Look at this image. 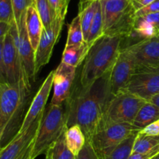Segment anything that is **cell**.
Wrapping results in <instances>:
<instances>
[{
	"mask_svg": "<svg viewBox=\"0 0 159 159\" xmlns=\"http://www.w3.org/2000/svg\"><path fill=\"white\" fill-rule=\"evenodd\" d=\"M108 72L86 87L72 89L66 101L67 127L79 125L90 141L99 128L106 107L112 98Z\"/></svg>",
	"mask_w": 159,
	"mask_h": 159,
	"instance_id": "cell-1",
	"label": "cell"
},
{
	"mask_svg": "<svg viewBox=\"0 0 159 159\" xmlns=\"http://www.w3.org/2000/svg\"><path fill=\"white\" fill-rule=\"evenodd\" d=\"M121 37L104 34L90 48L81 70L80 86L86 87L112 70L120 51Z\"/></svg>",
	"mask_w": 159,
	"mask_h": 159,
	"instance_id": "cell-2",
	"label": "cell"
},
{
	"mask_svg": "<svg viewBox=\"0 0 159 159\" xmlns=\"http://www.w3.org/2000/svg\"><path fill=\"white\" fill-rule=\"evenodd\" d=\"M30 89L23 80L16 84H0L2 146L7 144L20 129L18 125Z\"/></svg>",
	"mask_w": 159,
	"mask_h": 159,
	"instance_id": "cell-3",
	"label": "cell"
},
{
	"mask_svg": "<svg viewBox=\"0 0 159 159\" xmlns=\"http://www.w3.org/2000/svg\"><path fill=\"white\" fill-rule=\"evenodd\" d=\"M66 113L62 104H50L44 110L40 122L35 143L33 159L46 154L51 145L66 130Z\"/></svg>",
	"mask_w": 159,
	"mask_h": 159,
	"instance_id": "cell-4",
	"label": "cell"
},
{
	"mask_svg": "<svg viewBox=\"0 0 159 159\" xmlns=\"http://www.w3.org/2000/svg\"><path fill=\"white\" fill-rule=\"evenodd\" d=\"M135 132H138L129 123L101 124L89 142L99 159H105L120 143Z\"/></svg>",
	"mask_w": 159,
	"mask_h": 159,
	"instance_id": "cell-5",
	"label": "cell"
},
{
	"mask_svg": "<svg viewBox=\"0 0 159 159\" xmlns=\"http://www.w3.org/2000/svg\"><path fill=\"white\" fill-rule=\"evenodd\" d=\"M145 102V100L142 98L120 90L112 96L109 101L100 125L107 123L132 124L138 111Z\"/></svg>",
	"mask_w": 159,
	"mask_h": 159,
	"instance_id": "cell-6",
	"label": "cell"
},
{
	"mask_svg": "<svg viewBox=\"0 0 159 159\" xmlns=\"http://www.w3.org/2000/svg\"><path fill=\"white\" fill-rule=\"evenodd\" d=\"M10 32L20 55L23 80L28 87L30 88L31 83L34 82L36 79L35 51L32 48L28 37L26 26V16L22 18L18 24H16L15 21L11 24Z\"/></svg>",
	"mask_w": 159,
	"mask_h": 159,
	"instance_id": "cell-7",
	"label": "cell"
},
{
	"mask_svg": "<svg viewBox=\"0 0 159 159\" xmlns=\"http://www.w3.org/2000/svg\"><path fill=\"white\" fill-rule=\"evenodd\" d=\"M43 112L29 128L22 132H17L13 138L2 148L0 159H33L36 137Z\"/></svg>",
	"mask_w": 159,
	"mask_h": 159,
	"instance_id": "cell-8",
	"label": "cell"
},
{
	"mask_svg": "<svg viewBox=\"0 0 159 159\" xmlns=\"http://www.w3.org/2000/svg\"><path fill=\"white\" fill-rule=\"evenodd\" d=\"M121 90L149 101L159 94V67L135 71L125 88Z\"/></svg>",
	"mask_w": 159,
	"mask_h": 159,
	"instance_id": "cell-9",
	"label": "cell"
},
{
	"mask_svg": "<svg viewBox=\"0 0 159 159\" xmlns=\"http://www.w3.org/2000/svg\"><path fill=\"white\" fill-rule=\"evenodd\" d=\"M65 19V17L57 16L49 28L43 29L38 47L35 51L36 76L42 67L49 62L54 45L60 39Z\"/></svg>",
	"mask_w": 159,
	"mask_h": 159,
	"instance_id": "cell-10",
	"label": "cell"
},
{
	"mask_svg": "<svg viewBox=\"0 0 159 159\" xmlns=\"http://www.w3.org/2000/svg\"><path fill=\"white\" fill-rule=\"evenodd\" d=\"M134 63V72L159 67V34L146 38L127 48Z\"/></svg>",
	"mask_w": 159,
	"mask_h": 159,
	"instance_id": "cell-11",
	"label": "cell"
},
{
	"mask_svg": "<svg viewBox=\"0 0 159 159\" xmlns=\"http://www.w3.org/2000/svg\"><path fill=\"white\" fill-rule=\"evenodd\" d=\"M76 68L61 62L53 77V96L50 104H62L69 98L72 90Z\"/></svg>",
	"mask_w": 159,
	"mask_h": 159,
	"instance_id": "cell-12",
	"label": "cell"
},
{
	"mask_svg": "<svg viewBox=\"0 0 159 159\" xmlns=\"http://www.w3.org/2000/svg\"><path fill=\"white\" fill-rule=\"evenodd\" d=\"M134 73V63L131 55L127 49H120L110 73V91L113 96L125 88Z\"/></svg>",
	"mask_w": 159,
	"mask_h": 159,
	"instance_id": "cell-13",
	"label": "cell"
},
{
	"mask_svg": "<svg viewBox=\"0 0 159 159\" xmlns=\"http://www.w3.org/2000/svg\"><path fill=\"white\" fill-rule=\"evenodd\" d=\"M2 56L8 83L16 84L21 80L24 81L20 55L10 31L3 39Z\"/></svg>",
	"mask_w": 159,
	"mask_h": 159,
	"instance_id": "cell-14",
	"label": "cell"
},
{
	"mask_svg": "<svg viewBox=\"0 0 159 159\" xmlns=\"http://www.w3.org/2000/svg\"><path fill=\"white\" fill-rule=\"evenodd\" d=\"M53 77H54V70L51 71L42 85L39 88L32 102L30 103L29 109L25 115L24 118L22 122L21 126L17 132H22L30 127L31 124L44 112V108L47 104L51 89L53 88Z\"/></svg>",
	"mask_w": 159,
	"mask_h": 159,
	"instance_id": "cell-15",
	"label": "cell"
},
{
	"mask_svg": "<svg viewBox=\"0 0 159 159\" xmlns=\"http://www.w3.org/2000/svg\"><path fill=\"white\" fill-rule=\"evenodd\" d=\"M130 5V0H111L101 3L104 34L116 23Z\"/></svg>",
	"mask_w": 159,
	"mask_h": 159,
	"instance_id": "cell-16",
	"label": "cell"
},
{
	"mask_svg": "<svg viewBox=\"0 0 159 159\" xmlns=\"http://www.w3.org/2000/svg\"><path fill=\"white\" fill-rule=\"evenodd\" d=\"M26 26L30 41L32 45V48L36 51L40 42L43 26L36 9L35 2L30 6L26 11Z\"/></svg>",
	"mask_w": 159,
	"mask_h": 159,
	"instance_id": "cell-17",
	"label": "cell"
},
{
	"mask_svg": "<svg viewBox=\"0 0 159 159\" xmlns=\"http://www.w3.org/2000/svg\"><path fill=\"white\" fill-rule=\"evenodd\" d=\"M135 9L132 4L125 11L122 17L116 22L111 28L108 30L104 34L111 36H120L121 38L127 37L133 31L134 28L136 15Z\"/></svg>",
	"mask_w": 159,
	"mask_h": 159,
	"instance_id": "cell-18",
	"label": "cell"
},
{
	"mask_svg": "<svg viewBox=\"0 0 159 159\" xmlns=\"http://www.w3.org/2000/svg\"><path fill=\"white\" fill-rule=\"evenodd\" d=\"M158 118L159 107L150 101H146L138 111L132 126L139 132Z\"/></svg>",
	"mask_w": 159,
	"mask_h": 159,
	"instance_id": "cell-19",
	"label": "cell"
},
{
	"mask_svg": "<svg viewBox=\"0 0 159 159\" xmlns=\"http://www.w3.org/2000/svg\"><path fill=\"white\" fill-rule=\"evenodd\" d=\"M91 47L86 41L76 45H65L61 62L77 68L82 61L85 60Z\"/></svg>",
	"mask_w": 159,
	"mask_h": 159,
	"instance_id": "cell-20",
	"label": "cell"
},
{
	"mask_svg": "<svg viewBox=\"0 0 159 159\" xmlns=\"http://www.w3.org/2000/svg\"><path fill=\"white\" fill-rule=\"evenodd\" d=\"M132 153L156 156L159 154V136H148L138 132L134 142Z\"/></svg>",
	"mask_w": 159,
	"mask_h": 159,
	"instance_id": "cell-21",
	"label": "cell"
},
{
	"mask_svg": "<svg viewBox=\"0 0 159 159\" xmlns=\"http://www.w3.org/2000/svg\"><path fill=\"white\" fill-rule=\"evenodd\" d=\"M65 136L68 148L74 155L77 156L86 142L83 131L79 125H73L67 128Z\"/></svg>",
	"mask_w": 159,
	"mask_h": 159,
	"instance_id": "cell-22",
	"label": "cell"
},
{
	"mask_svg": "<svg viewBox=\"0 0 159 159\" xmlns=\"http://www.w3.org/2000/svg\"><path fill=\"white\" fill-rule=\"evenodd\" d=\"M65 132L46 152L51 156V159H76V156L74 155L67 147Z\"/></svg>",
	"mask_w": 159,
	"mask_h": 159,
	"instance_id": "cell-23",
	"label": "cell"
},
{
	"mask_svg": "<svg viewBox=\"0 0 159 159\" xmlns=\"http://www.w3.org/2000/svg\"><path fill=\"white\" fill-rule=\"evenodd\" d=\"M35 6L43 23V29H48L57 17L55 11L48 0H35Z\"/></svg>",
	"mask_w": 159,
	"mask_h": 159,
	"instance_id": "cell-24",
	"label": "cell"
},
{
	"mask_svg": "<svg viewBox=\"0 0 159 159\" xmlns=\"http://www.w3.org/2000/svg\"><path fill=\"white\" fill-rule=\"evenodd\" d=\"M104 35L103 32V20H102V12L101 3H99L98 9L95 14L94 19L93 20L86 42L92 46L96 41Z\"/></svg>",
	"mask_w": 159,
	"mask_h": 159,
	"instance_id": "cell-25",
	"label": "cell"
},
{
	"mask_svg": "<svg viewBox=\"0 0 159 159\" xmlns=\"http://www.w3.org/2000/svg\"><path fill=\"white\" fill-rule=\"evenodd\" d=\"M99 3H100L99 0L93 2L92 4L87 6L83 11H82L81 12H79V15L80 16L81 24H82V32H83L84 41H86L87 40L89 32L90 26H91L92 23H93V20L94 19L95 14H96Z\"/></svg>",
	"mask_w": 159,
	"mask_h": 159,
	"instance_id": "cell-26",
	"label": "cell"
},
{
	"mask_svg": "<svg viewBox=\"0 0 159 159\" xmlns=\"http://www.w3.org/2000/svg\"><path fill=\"white\" fill-rule=\"evenodd\" d=\"M137 133L138 132L132 134L120 143L105 159H128L132 153V148Z\"/></svg>",
	"mask_w": 159,
	"mask_h": 159,
	"instance_id": "cell-27",
	"label": "cell"
},
{
	"mask_svg": "<svg viewBox=\"0 0 159 159\" xmlns=\"http://www.w3.org/2000/svg\"><path fill=\"white\" fill-rule=\"evenodd\" d=\"M84 41L83 32L81 24L80 16L78 14L72 20L71 23L68 25V37L66 45H72L82 43Z\"/></svg>",
	"mask_w": 159,
	"mask_h": 159,
	"instance_id": "cell-28",
	"label": "cell"
},
{
	"mask_svg": "<svg viewBox=\"0 0 159 159\" xmlns=\"http://www.w3.org/2000/svg\"><path fill=\"white\" fill-rule=\"evenodd\" d=\"M34 2L35 0H12L16 24H18L22 18L26 16L27 9Z\"/></svg>",
	"mask_w": 159,
	"mask_h": 159,
	"instance_id": "cell-29",
	"label": "cell"
},
{
	"mask_svg": "<svg viewBox=\"0 0 159 159\" xmlns=\"http://www.w3.org/2000/svg\"><path fill=\"white\" fill-rule=\"evenodd\" d=\"M0 21L10 24L15 21L12 0H0Z\"/></svg>",
	"mask_w": 159,
	"mask_h": 159,
	"instance_id": "cell-30",
	"label": "cell"
},
{
	"mask_svg": "<svg viewBox=\"0 0 159 159\" xmlns=\"http://www.w3.org/2000/svg\"><path fill=\"white\" fill-rule=\"evenodd\" d=\"M51 7L54 9L57 16L66 17L68 5L71 0H48Z\"/></svg>",
	"mask_w": 159,
	"mask_h": 159,
	"instance_id": "cell-31",
	"label": "cell"
},
{
	"mask_svg": "<svg viewBox=\"0 0 159 159\" xmlns=\"http://www.w3.org/2000/svg\"><path fill=\"white\" fill-rule=\"evenodd\" d=\"M76 159H99L89 141L86 140L83 148L76 156Z\"/></svg>",
	"mask_w": 159,
	"mask_h": 159,
	"instance_id": "cell-32",
	"label": "cell"
},
{
	"mask_svg": "<svg viewBox=\"0 0 159 159\" xmlns=\"http://www.w3.org/2000/svg\"><path fill=\"white\" fill-rule=\"evenodd\" d=\"M159 12V0H155L150 3L148 6H144V7L141 8L139 10L135 12V15L136 17H143V16L148 15L150 13H154V12Z\"/></svg>",
	"mask_w": 159,
	"mask_h": 159,
	"instance_id": "cell-33",
	"label": "cell"
},
{
	"mask_svg": "<svg viewBox=\"0 0 159 159\" xmlns=\"http://www.w3.org/2000/svg\"><path fill=\"white\" fill-rule=\"evenodd\" d=\"M139 132L148 136H155V137L159 136V118Z\"/></svg>",
	"mask_w": 159,
	"mask_h": 159,
	"instance_id": "cell-34",
	"label": "cell"
},
{
	"mask_svg": "<svg viewBox=\"0 0 159 159\" xmlns=\"http://www.w3.org/2000/svg\"><path fill=\"white\" fill-rule=\"evenodd\" d=\"M3 38L0 39V84H7L6 70H5L4 62H3L2 48H3ZM9 84V83H8Z\"/></svg>",
	"mask_w": 159,
	"mask_h": 159,
	"instance_id": "cell-35",
	"label": "cell"
},
{
	"mask_svg": "<svg viewBox=\"0 0 159 159\" xmlns=\"http://www.w3.org/2000/svg\"><path fill=\"white\" fill-rule=\"evenodd\" d=\"M130 1H131V4L135 11H138L141 8L152 3L155 0H130Z\"/></svg>",
	"mask_w": 159,
	"mask_h": 159,
	"instance_id": "cell-36",
	"label": "cell"
},
{
	"mask_svg": "<svg viewBox=\"0 0 159 159\" xmlns=\"http://www.w3.org/2000/svg\"><path fill=\"white\" fill-rule=\"evenodd\" d=\"M11 29L10 23H5V22L0 21V39L3 38Z\"/></svg>",
	"mask_w": 159,
	"mask_h": 159,
	"instance_id": "cell-37",
	"label": "cell"
},
{
	"mask_svg": "<svg viewBox=\"0 0 159 159\" xmlns=\"http://www.w3.org/2000/svg\"><path fill=\"white\" fill-rule=\"evenodd\" d=\"M155 155L152 154H143L138 153H131L128 159H152Z\"/></svg>",
	"mask_w": 159,
	"mask_h": 159,
	"instance_id": "cell-38",
	"label": "cell"
},
{
	"mask_svg": "<svg viewBox=\"0 0 159 159\" xmlns=\"http://www.w3.org/2000/svg\"><path fill=\"white\" fill-rule=\"evenodd\" d=\"M95 1H97V0H79V12H81L82 11H83L87 6H89L90 4H92Z\"/></svg>",
	"mask_w": 159,
	"mask_h": 159,
	"instance_id": "cell-39",
	"label": "cell"
},
{
	"mask_svg": "<svg viewBox=\"0 0 159 159\" xmlns=\"http://www.w3.org/2000/svg\"><path fill=\"white\" fill-rule=\"evenodd\" d=\"M149 101L153 103V104H155V105H157L158 107H159V94H157L156 96L154 97V98H152Z\"/></svg>",
	"mask_w": 159,
	"mask_h": 159,
	"instance_id": "cell-40",
	"label": "cell"
},
{
	"mask_svg": "<svg viewBox=\"0 0 159 159\" xmlns=\"http://www.w3.org/2000/svg\"><path fill=\"white\" fill-rule=\"evenodd\" d=\"M2 129L0 130V151L2 148Z\"/></svg>",
	"mask_w": 159,
	"mask_h": 159,
	"instance_id": "cell-41",
	"label": "cell"
},
{
	"mask_svg": "<svg viewBox=\"0 0 159 159\" xmlns=\"http://www.w3.org/2000/svg\"><path fill=\"white\" fill-rule=\"evenodd\" d=\"M45 159H51V156H50L48 153H46V154H45Z\"/></svg>",
	"mask_w": 159,
	"mask_h": 159,
	"instance_id": "cell-42",
	"label": "cell"
},
{
	"mask_svg": "<svg viewBox=\"0 0 159 159\" xmlns=\"http://www.w3.org/2000/svg\"><path fill=\"white\" fill-rule=\"evenodd\" d=\"M100 1L101 3H103V2H108V1H111V0H99Z\"/></svg>",
	"mask_w": 159,
	"mask_h": 159,
	"instance_id": "cell-43",
	"label": "cell"
},
{
	"mask_svg": "<svg viewBox=\"0 0 159 159\" xmlns=\"http://www.w3.org/2000/svg\"><path fill=\"white\" fill-rule=\"evenodd\" d=\"M152 159H159V154H157L156 156H155V157H154Z\"/></svg>",
	"mask_w": 159,
	"mask_h": 159,
	"instance_id": "cell-44",
	"label": "cell"
},
{
	"mask_svg": "<svg viewBox=\"0 0 159 159\" xmlns=\"http://www.w3.org/2000/svg\"><path fill=\"white\" fill-rule=\"evenodd\" d=\"M0 126H2V117H1V112H0Z\"/></svg>",
	"mask_w": 159,
	"mask_h": 159,
	"instance_id": "cell-45",
	"label": "cell"
},
{
	"mask_svg": "<svg viewBox=\"0 0 159 159\" xmlns=\"http://www.w3.org/2000/svg\"><path fill=\"white\" fill-rule=\"evenodd\" d=\"M1 129H2V126H0V130H1Z\"/></svg>",
	"mask_w": 159,
	"mask_h": 159,
	"instance_id": "cell-46",
	"label": "cell"
}]
</instances>
